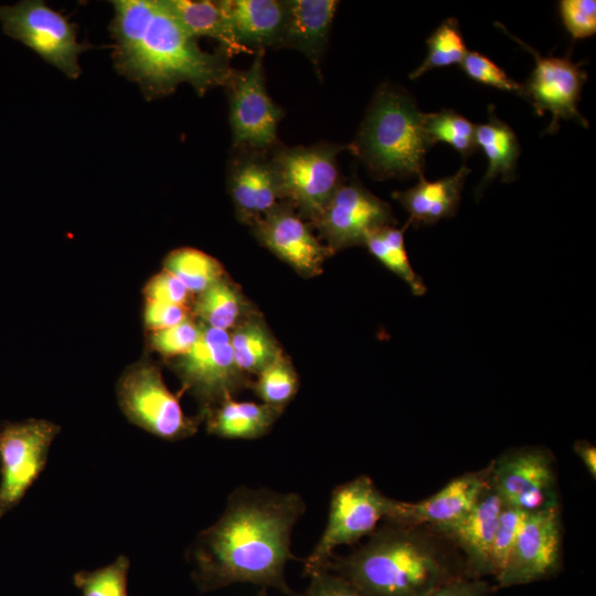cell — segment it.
<instances>
[{"mask_svg":"<svg viewBox=\"0 0 596 596\" xmlns=\"http://www.w3.org/2000/svg\"><path fill=\"white\" fill-rule=\"evenodd\" d=\"M227 166V189L237 219L248 226L281 202L270 152L233 149Z\"/></svg>","mask_w":596,"mask_h":596,"instance_id":"ac0fdd59","label":"cell"},{"mask_svg":"<svg viewBox=\"0 0 596 596\" xmlns=\"http://www.w3.org/2000/svg\"><path fill=\"white\" fill-rule=\"evenodd\" d=\"M560 14L573 40L586 39L596 33V1L562 0Z\"/></svg>","mask_w":596,"mask_h":596,"instance_id":"8d00e7d4","label":"cell"},{"mask_svg":"<svg viewBox=\"0 0 596 596\" xmlns=\"http://www.w3.org/2000/svg\"><path fill=\"white\" fill-rule=\"evenodd\" d=\"M408 226V222L402 228L394 225L382 226L366 237L364 246L386 268L403 279L413 295L422 296L427 290L426 285L414 272L405 248L404 232Z\"/></svg>","mask_w":596,"mask_h":596,"instance_id":"83f0119b","label":"cell"},{"mask_svg":"<svg viewBox=\"0 0 596 596\" xmlns=\"http://www.w3.org/2000/svg\"><path fill=\"white\" fill-rule=\"evenodd\" d=\"M309 577L308 587L296 596H363L350 582L331 571H322Z\"/></svg>","mask_w":596,"mask_h":596,"instance_id":"f35d334b","label":"cell"},{"mask_svg":"<svg viewBox=\"0 0 596 596\" xmlns=\"http://www.w3.org/2000/svg\"><path fill=\"white\" fill-rule=\"evenodd\" d=\"M460 65L471 79L522 96V85L510 78L500 66L486 55L468 51Z\"/></svg>","mask_w":596,"mask_h":596,"instance_id":"e575fe53","label":"cell"},{"mask_svg":"<svg viewBox=\"0 0 596 596\" xmlns=\"http://www.w3.org/2000/svg\"><path fill=\"white\" fill-rule=\"evenodd\" d=\"M427 49L424 62L411 73L409 78L415 79L430 70L462 62L468 51L459 22L455 18L443 21L427 39Z\"/></svg>","mask_w":596,"mask_h":596,"instance_id":"4dcf8cb0","label":"cell"},{"mask_svg":"<svg viewBox=\"0 0 596 596\" xmlns=\"http://www.w3.org/2000/svg\"><path fill=\"white\" fill-rule=\"evenodd\" d=\"M200 333L201 326L187 318L175 326L155 331L151 345L164 356L183 355L196 342Z\"/></svg>","mask_w":596,"mask_h":596,"instance_id":"d590c367","label":"cell"},{"mask_svg":"<svg viewBox=\"0 0 596 596\" xmlns=\"http://www.w3.org/2000/svg\"><path fill=\"white\" fill-rule=\"evenodd\" d=\"M175 370L184 387L200 402L203 414L252 383L235 363L230 331L204 324Z\"/></svg>","mask_w":596,"mask_h":596,"instance_id":"30bf717a","label":"cell"},{"mask_svg":"<svg viewBox=\"0 0 596 596\" xmlns=\"http://www.w3.org/2000/svg\"><path fill=\"white\" fill-rule=\"evenodd\" d=\"M476 128L469 119L453 109L427 113L423 117V129L429 146L446 142L464 158L477 150Z\"/></svg>","mask_w":596,"mask_h":596,"instance_id":"f546056e","label":"cell"},{"mask_svg":"<svg viewBox=\"0 0 596 596\" xmlns=\"http://www.w3.org/2000/svg\"><path fill=\"white\" fill-rule=\"evenodd\" d=\"M256 240L306 278L318 276L333 253L287 202L281 201L251 225Z\"/></svg>","mask_w":596,"mask_h":596,"instance_id":"2e32d148","label":"cell"},{"mask_svg":"<svg viewBox=\"0 0 596 596\" xmlns=\"http://www.w3.org/2000/svg\"><path fill=\"white\" fill-rule=\"evenodd\" d=\"M60 427L44 419L9 423L0 428V519L24 497L46 465Z\"/></svg>","mask_w":596,"mask_h":596,"instance_id":"8fae6325","label":"cell"},{"mask_svg":"<svg viewBox=\"0 0 596 596\" xmlns=\"http://www.w3.org/2000/svg\"><path fill=\"white\" fill-rule=\"evenodd\" d=\"M285 2L286 17L280 47L301 52L310 60L320 76V62L339 2L336 0H286Z\"/></svg>","mask_w":596,"mask_h":596,"instance_id":"44dd1931","label":"cell"},{"mask_svg":"<svg viewBox=\"0 0 596 596\" xmlns=\"http://www.w3.org/2000/svg\"><path fill=\"white\" fill-rule=\"evenodd\" d=\"M349 145L321 141L311 146L285 147L270 151L281 200L312 224L342 182L338 155Z\"/></svg>","mask_w":596,"mask_h":596,"instance_id":"5b68a950","label":"cell"},{"mask_svg":"<svg viewBox=\"0 0 596 596\" xmlns=\"http://www.w3.org/2000/svg\"><path fill=\"white\" fill-rule=\"evenodd\" d=\"M230 338L235 363L245 375H257L283 354L266 323L254 313L233 328Z\"/></svg>","mask_w":596,"mask_h":596,"instance_id":"484cf974","label":"cell"},{"mask_svg":"<svg viewBox=\"0 0 596 596\" xmlns=\"http://www.w3.org/2000/svg\"><path fill=\"white\" fill-rule=\"evenodd\" d=\"M0 22L4 34L33 50L67 77H78V56L86 46L78 43L75 25L44 1L0 4Z\"/></svg>","mask_w":596,"mask_h":596,"instance_id":"52a82bcc","label":"cell"},{"mask_svg":"<svg viewBox=\"0 0 596 596\" xmlns=\"http://www.w3.org/2000/svg\"><path fill=\"white\" fill-rule=\"evenodd\" d=\"M490 465L491 481L503 504L531 512L558 503L555 460L550 449L511 448Z\"/></svg>","mask_w":596,"mask_h":596,"instance_id":"4fadbf2b","label":"cell"},{"mask_svg":"<svg viewBox=\"0 0 596 596\" xmlns=\"http://www.w3.org/2000/svg\"><path fill=\"white\" fill-rule=\"evenodd\" d=\"M306 511L296 492L240 487L220 519L201 531L190 549L192 578L201 592L249 583L296 596L285 567L291 532Z\"/></svg>","mask_w":596,"mask_h":596,"instance_id":"6da1fadb","label":"cell"},{"mask_svg":"<svg viewBox=\"0 0 596 596\" xmlns=\"http://www.w3.org/2000/svg\"><path fill=\"white\" fill-rule=\"evenodd\" d=\"M110 33L118 72L137 83L148 99L189 83L201 96L225 86L234 68L222 51H203L161 0L113 1Z\"/></svg>","mask_w":596,"mask_h":596,"instance_id":"7a4b0ae2","label":"cell"},{"mask_svg":"<svg viewBox=\"0 0 596 596\" xmlns=\"http://www.w3.org/2000/svg\"><path fill=\"white\" fill-rule=\"evenodd\" d=\"M394 224L396 220L390 204L356 179H351L342 180L311 225L334 254L343 248L364 245L373 231Z\"/></svg>","mask_w":596,"mask_h":596,"instance_id":"5bb4252c","label":"cell"},{"mask_svg":"<svg viewBox=\"0 0 596 596\" xmlns=\"http://www.w3.org/2000/svg\"><path fill=\"white\" fill-rule=\"evenodd\" d=\"M164 269L174 275L191 294H201L226 276L217 259L191 247L172 251L164 260Z\"/></svg>","mask_w":596,"mask_h":596,"instance_id":"f1b7e54d","label":"cell"},{"mask_svg":"<svg viewBox=\"0 0 596 596\" xmlns=\"http://www.w3.org/2000/svg\"><path fill=\"white\" fill-rule=\"evenodd\" d=\"M476 142L488 159L487 171L476 192H481L498 177L503 182L515 179L520 145L512 128L497 117L493 107L489 108L488 121L477 126Z\"/></svg>","mask_w":596,"mask_h":596,"instance_id":"d4e9b609","label":"cell"},{"mask_svg":"<svg viewBox=\"0 0 596 596\" xmlns=\"http://www.w3.org/2000/svg\"><path fill=\"white\" fill-rule=\"evenodd\" d=\"M490 475L491 465L489 464L482 469L454 478L439 491L424 500L417 502L395 500L384 521L432 528L454 523L472 509L487 487Z\"/></svg>","mask_w":596,"mask_h":596,"instance_id":"e0dca14e","label":"cell"},{"mask_svg":"<svg viewBox=\"0 0 596 596\" xmlns=\"http://www.w3.org/2000/svg\"><path fill=\"white\" fill-rule=\"evenodd\" d=\"M574 453L585 465L589 475L596 477V448L587 440H576L573 446Z\"/></svg>","mask_w":596,"mask_h":596,"instance_id":"b9f144b4","label":"cell"},{"mask_svg":"<svg viewBox=\"0 0 596 596\" xmlns=\"http://www.w3.org/2000/svg\"><path fill=\"white\" fill-rule=\"evenodd\" d=\"M146 296L147 300L187 306L191 292L174 275L164 269L148 283Z\"/></svg>","mask_w":596,"mask_h":596,"instance_id":"74e56055","label":"cell"},{"mask_svg":"<svg viewBox=\"0 0 596 596\" xmlns=\"http://www.w3.org/2000/svg\"><path fill=\"white\" fill-rule=\"evenodd\" d=\"M241 289L226 276L199 294L194 313L210 328L230 331L248 317Z\"/></svg>","mask_w":596,"mask_h":596,"instance_id":"4316f807","label":"cell"},{"mask_svg":"<svg viewBox=\"0 0 596 596\" xmlns=\"http://www.w3.org/2000/svg\"><path fill=\"white\" fill-rule=\"evenodd\" d=\"M257 596H268V594H267V588H266V587H262V589L258 592Z\"/></svg>","mask_w":596,"mask_h":596,"instance_id":"7bdbcfd3","label":"cell"},{"mask_svg":"<svg viewBox=\"0 0 596 596\" xmlns=\"http://www.w3.org/2000/svg\"><path fill=\"white\" fill-rule=\"evenodd\" d=\"M254 61L245 71L234 70L226 85L232 149L270 152L279 145L277 128L284 109L267 94L264 54L254 53Z\"/></svg>","mask_w":596,"mask_h":596,"instance_id":"ba28073f","label":"cell"},{"mask_svg":"<svg viewBox=\"0 0 596 596\" xmlns=\"http://www.w3.org/2000/svg\"><path fill=\"white\" fill-rule=\"evenodd\" d=\"M423 117L411 94L400 86L383 84L349 145L350 151L375 179L419 178L430 148Z\"/></svg>","mask_w":596,"mask_h":596,"instance_id":"277c9868","label":"cell"},{"mask_svg":"<svg viewBox=\"0 0 596 596\" xmlns=\"http://www.w3.org/2000/svg\"><path fill=\"white\" fill-rule=\"evenodd\" d=\"M497 25L534 56L535 67L522 84V97L533 106L538 115L542 116L544 111L552 114L546 132H555L561 119L574 120L588 127L587 120L578 110L581 92L587 79L581 64H575L567 57L542 56L533 47L508 33L504 26L499 23Z\"/></svg>","mask_w":596,"mask_h":596,"instance_id":"9a60e30c","label":"cell"},{"mask_svg":"<svg viewBox=\"0 0 596 596\" xmlns=\"http://www.w3.org/2000/svg\"><path fill=\"white\" fill-rule=\"evenodd\" d=\"M163 7L193 38H211L220 43V51L230 58L234 54L248 53L234 39L220 1L161 0Z\"/></svg>","mask_w":596,"mask_h":596,"instance_id":"cb8c5ba5","label":"cell"},{"mask_svg":"<svg viewBox=\"0 0 596 596\" xmlns=\"http://www.w3.org/2000/svg\"><path fill=\"white\" fill-rule=\"evenodd\" d=\"M562 521L560 504L526 512L515 544L497 588L526 585L550 579L562 567Z\"/></svg>","mask_w":596,"mask_h":596,"instance_id":"7c38bea8","label":"cell"},{"mask_svg":"<svg viewBox=\"0 0 596 596\" xmlns=\"http://www.w3.org/2000/svg\"><path fill=\"white\" fill-rule=\"evenodd\" d=\"M394 501L365 475L338 486L331 493L323 533L304 562V575L326 571L338 546L353 544L370 535L379 522L389 517Z\"/></svg>","mask_w":596,"mask_h":596,"instance_id":"8992f818","label":"cell"},{"mask_svg":"<svg viewBox=\"0 0 596 596\" xmlns=\"http://www.w3.org/2000/svg\"><path fill=\"white\" fill-rule=\"evenodd\" d=\"M118 398L129 421L162 439H184L198 429L199 421L183 413L155 365L130 368L119 382Z\"/></svg>","mask_w":596,"mask_h":596,"instance_id":"9c48e42d","label":"cell"},{"mask_svg":"<svg viewBox=\"0 0 596 596\" xmlns=\"http://www.w3.org/2000/svg\"><path fill=\"white\" fill-rule=\"evenodd\" d=\"M496 589L483 578L464 577L444 584L426 596H491Z\"/></svg>","mask_w":596,"mask_h":596,"instance_id":"60d3db41","label":"cell"},{"mask_svg":"<svg viewBox=\"0 0 596 596\" xmlns=\"http://www.w3.org/2000/svg\"><path fill=\"white\" fill-rule=\"evenodd\" d=\"M326 571L350 582L363 596H426L449 582L472 577L459 550L430 526L384 521Z\"/></svg>","mask_w":596,"mask_h":596,"instance_id":"3957f363","label":"cell"},{"mask_svg":"<svg viewBox=\"0 0 596 596\" xmlns=\"http://www.w3.org/2000/svg\"><path fill=\"white\" fill-rule=\"evenodd\" d=\"M129 566V558L120 555L104 567L75 573L73 581L82 596H128Z\"/></svg>","mask_w":596,"mask_h":596,"instance_id":"d6a6232c","label":"cell"},{"mask_svg":"<svg viewBox=\"0 0 596 596\" xmlns=\"http://www.w3.org/2000/svg\"><path fill=\"white\" fill-rule=\"evenodd\" d=\"M262 403L283 409L299 389L297 372L284 353L257 374L249 385Z\"/></svg>","mask_w":596,"mask_h":596,"instance_id":"1f68e13d","label":"cell"},{"mask_svg":"<svg viewBox=\"0 0 596 596\" xmlns=\"http://www.w3.org/2000/svg\"><path fill=\"white\" fill-rule=\"evenodd\" d=\"M283 409L265 403L238 402L227 396L203 414L206 430L222 438L256 439L266 435Z\"/></svg>","mask_w":596,"mask_h":596,"instance_id":"603a6c76","label":"cell"},{"mask_svg":"<svg viewBox=\"0 0 596 596\" xmlns=\"http://www.w3.org/2000/svg\"><path fill=\"white\" fill-rule=\"evenodd\" d=\"M187 318V306L147 300L145 322L155 331L175 326Z\"/></svg>","mask_w":596,"mask_h":596,"instance_id":"ab89813d","label":"cell"},{"mask_svg":"<svg viewBox=\"0 0 596 596\" xmlns=\"http://www.w3.org/2000/svg\"><path fill=\"white\" fill-rule=\"evenodd\" d=\"M502 505L490 475L487 487L466 515L454 523L434 528L459 550L472 577L491 576V545Z\"/></svg>","mask_w":596,"mask_h":596,"instance_id":"d6986e66","label":"cell"},{"mask_svg":"<svg viewBox=\"0 0 596 596\" xmlns=\"http://www.w3.org/2000/svg\"><path fill=\"white\" fill-rule=\"evenodd\" d=\"M469 172L470 169L462 166L455 174L436 181L421 175L414 187L395 191L392 196L408 212L409 225H432L457 213Z\"/></svg>","mask_w":596,"mask_h":596,"instance_id":"7402d4cb","label":"cell"},{"mask_svg":"<svg viewBox=\"0 0 596 596\" xmlns=\"http://www.w3.org/2000/svg\"><path fill=\"white\" fill-rule=\"evenodd\" d=\"M235 41L248 53L279 49L286 2L279 0H220Z\"/></svg>","mask_w":596,"mask_h":596,"instance_id":"ffe728a7","label":"cell"},{"mask_svg":"<svg viewBox=\"0 0 596 596\" xmlns=\"http://www.w3.org/2000/svg\"><path fill=\"white\" fill-rule=\"evenodd\" d=\"M524 511L503 504L493 536L490 553L491 576L494 578L502 572L515 544L525 517Z\"/></svg>","mask_w":596,"mask_h":596,"instance_id":"836d02e7","label":"cell"}]
</instances>
